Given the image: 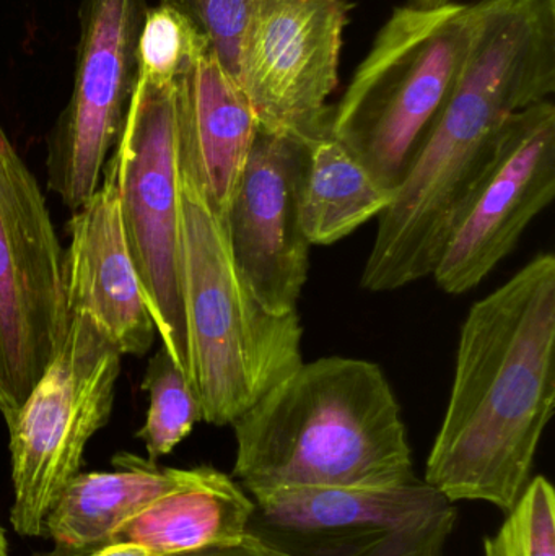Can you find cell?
<instances>
[{
    "label": "cell",
    "instance_id": "1",
    "mask_svg": "<svg viewBox=\"0 0 555 556\" xmlns=\"http://www.w3.org/2000/svg\"><path fill=\"white\" fill-rule=\"evenodd\" d=\"M554 410L555 260L540 254L469 309L424 482L510 511Z\"/></svg>",
    "mask_w": 555,
    "mask_h": 556
},
{
    "label": "cell",
    "instance_id": "2",
    "mask_svg": "<svg viewBox=\"0 0 555 556\" xmlns=\"http://www.w3.org/2000/svg\"><path fill=\"white\" fill-rule=\"evenodd\" d=\"M555 52L520 20L476 23L455 85L390 207L362 273L371 293L432 277L453 228L491 168L502 129L518 111L551 100Z\"/></svg>",
    "mask_w": 555,
    "mask_h": 556
},
{
    "label": "cell",
    "instance_id": "3",
    "mask_svg": "<svg viewBox=\"0 0 555 556\" xmlns=\"http://www.w3.org/2000/svg\"><path fill=\"white\" fill-rule=\"evenodd\" d=\"M234 477L251 496L300 486L384 489L417 479L401 405L377 363L303 362L234 425Z\"/></svg>",
    "mask_w": 555,
    "mask_h": 556
},
{
    "label": "cell",
    "instance_id": "4",
    "mask_svg": "<svg viewBox=\"0 0 555 556\" xmlns=\"http://www.w3.org/2000/svg\"><path fill=\"white\" fill-rule=\"evenodd\" d=\"M182 303L189 381L202 421L231 427L303 363L299 313L261 306L234 257L225 220L179 163Z\"/></svg>",
    "mask_w": 555,
    "mask_h": 556
},
{
    "label": "cell",
    "instance_id": "5",
    "mask_svg": "<svg viewBox=\"0 0 555 556\" xmlns=\"http://www.w3.org/2000/svg\"><path fill=\"white\" fill-rule=\"evenodd\" d=\"M471 31L472 3L398 7L332 106L329 136L383 188L396 192L406 179L455 85Z\"/></svg>",
    "mask_w": 555,
    "mask_h": 556
},
{
    "label": "cell",
    "instance_id": "6",
    "mask_svg": "<svg viewBox=\"0 0 555 556\" xmlns=\"http://www.w3.org/2000/svg\"><path fill=\"white\" fill-rule=\"evenodd\" d=\"M123 356L90 314H68L61 349L7 424L10 522L22 538L45 534L49 511L80 473L87 444L110 421Z\"/></svg>",
    "mask_w": 555,
    "mask_h": 556
},
{
    "label": "cell",
    "instance_id": "7",
    "mask_svg": "<svg viewBox=\"0 0 555 556\" xmlns=\"http://www.w3.org/2000/svg\"><path fill=\"white\" fill-rule=\"evenodd\" d=\"M110 163L127 250L156 333L189 379L176 80H153L137 72L136 90Z\"/></svg>",
    "mask_w": 555,
    "mask_h": 556
},
{
    "label": "cell",
    "instance_id": "8",
    "mask_svg": "<svg viewBox=\"0 0 555 556\" xmlns=\"http://www.w3.org/2000/svg\"><path fill=\"white\" fill-rule=\"evenodd\" d=\"M62 256L38 179L0 124V415L5 424L64 340Z\"/></svg>",
    "mask_w": 555,
    "mask_h": 556
},
{
    "label": "cell",
    "instance_id": "9",
    "mask_svg": "<svg viewBox=\"0 0 555 556\" xmlns=\"http://www.w3.org/2000/svg\"><path fill=\"white\" fill-rule=\"evenodd\" d=\"M248 532L290 556H439L456 508L420 479L384 489L300 486L253 496Z\"/></svg>",
    "mask_w": 555,
    "mask_h": 556
},
{
    "label": "cell",
    "instance_id": "10",
    "mask_svg": "<svg viewBox=\"0 0 555 556\" xmlns=\"http://www.w3.org/2000/svg\"><path fill=\"white\" fill-rule=\"evenodd\" d=\"M345 25L344 0H256L235 78L260 129L306 143L329 136Z\"/></svg>",
    "mask_w": 555,
    "mask_h": 556
},
{
    "label": "cell",
    "instance_id": "11",
    "mask_svg": "<svg viewBox=\"0 0 555 556\" xmlns=\"http://www.w3.org/2000/svg\"><path fill=\"white\" fill-rule=\"evenodd\" d=\"M146 0H81L74 87L48 137L49 191L77 211L100 188L137 85Z\"/></svg>",
    "mask_w": 555,
    "mask_h": 556
},
{
    "label": "cell",
    "instance_id": "12",
    "mask_svg": "<svg viewBox=\"0 0 555 556\" xmlns=\"http://www.w3.org/2000/svg\"><path fill=\"white\" fill-rule=\"evenodd\" d=\"M555 195V106L546 100L505 124L491 168L453 228L433 270L437 287L469 293L517 248Z\"/></svg>",
    "mask_w": 555,
    "mask_h": 556
},
{
    "label": "cell",
    "instance_id": "13",
    "mask_svg": "<svg viewBox=\"0 0 555 556\" xmlns=\"http://www.w3.org/2000/svg\"><path fill=\"white\" fill-rule=\"evenodd\" d=\"M306 142L257 127L240 182L225 214L235 261L261 306L297 313L310 270L299 220L297 181Z\"/></svg>",
    "mask_w": 555,
    "mask_h": 556
},
{
    "label": "cell",
    "instance_id": "14",
    "mask_svg": "<svg viewBox=\"0 0 555 556\" xmlns=\"http://www.w3.org/2000/svg\"><path fill=\"white\" fill-rule=\"evenodd\" d=\"M67 231L71 244L62 256L67 314H90L123 355H146L156 329L127 250L110 160L100 188L72 211Z\"/></svg>",
    "mask_w": 555,
    "mask_h": 556
},
{
    "label": "cell",
    "instance_id": "15",
    "mask_svg": "<svg viewBox=\"0 0 555 556\" xmlns=\"http://www.w3.org/2000/svg\"><path fill=\"white\" fill-rule=\"evenodd\" d=\"M179 163L225 217L257 134L253 108L237 78L202 52L176 80Z\"/></svg>",
    "mask_w": 555,
    "mask_h": 556
},
{
    "label": "cell",
    "instance_id": "16",
    "mask_svg": "<svg viewBox=\"0 0 555 556\" xmlns=\"http://www.w3.org/2000/svg\"><path fill=\"white\" fill-rule=\"evenodd\" d=\"M253 513V496L234 477L191 467L178 486L117 526L106 542L140 545L153 556L191 554L240 541Z\"/></svg>",
    "mask_w": 555,
    "mask_h": 556
},
{
    "label": "cell",
    "instance_id": "17",
    "mask_svg": "<svg viewBox=\"0 0 555 556\" xmlns=\"http://www.w3.org/2000/svg\"><path fill=\"white\" fill-rule=\"evenodd\" d=\"M111 472L78 473L45 522V534L55 547L87 548L104 544L117 526L143 506L178 486L188 469L119 453Z\"/></svg>",
    "mask_w": 555,
    "mask_h": 556
},
{
    "label": "cell",
    "instance_id": "18",
    "mask_svg": "<svg viewBox=\"0 0 555 556\" xmlns=\"http://www.w3.org/2000/svg\"><path fill=\"white\" fill-rule=\"evenodd\" d=\"M394 191L375 181L335 137L306 143L297 181L299 220L312 247H329L380 217Z\"/></svg>",
    "mask_w": 555,
    "mask_h": 556
},
{
    "label": "cell",
    "instance_id": "19",
    "mask_svg": "<svg viewBox=\"0 0 555 556\" xmlns=\"http://www.w3.org/2000/svg\"><path fill=\"white\" fill-rule=\"evenodd\" d=\"M142 386L149 392L150 405L137 438L146 444L147 459L159 463L202 421L201 402L188 376L163 345L150 358Z\"/></svg>",
    "mask_w": 555,
    "mask_h": 556
},
{
    "label": "cell",
    "instance_id": "20",
    "mask_svg": "<svg viewBox=\"0 0 555 556\" xmlns=\"http://www.w3.org/2000/svg\"><path fill=\"white\" fill-rule=\"evenodd\" d=\"M205 39L172 7L147 9L137 39V71L160 81H175L207 51Z\"/></svg>",
    "mask_w": 555,
    "mask_h": 556
},
{
    "label": "cell",
    "instance_id": "21",
    "mask_svg": "<svg viewBox=\"0 0 555 556\" xmlns=\"http://www.w3.org/2000/svg\"><path fill=\"white\" fill-rule=\"evenodd\" d=\"M482 548L484 556H555V493L546 477L530 480Z\"/></svg>",
    "mask_w": 555,
    "mask_h": 556
},
{
    "label": "cell",
    "instance_id": "22",
    "mask_svg": "<svg viewBox=\"0 0 555 556\" xmlns=\"http://www.w3.org/2000/svg\"><path fill=\"white\" fill-rule=\"evenodd\" d=\"M160 3L181 13L235 77L241 39L256 0H160Z\"/></svg>",
    "mask_w": 555,
    "mask_h": 556
},
{
    "label": "cell",
    "instance_id": "23",
    "mask_svg": "<svg viewBox=\"0 0 555 556\" xmlns=\"http://www.w3.org/2000/svg\"><path fill=\"white\" fill-rule=\"evenodd\" d=\"M176 556H290L274 545L267 544L257 535L247 532L240 541L231 544L217 545L205 551L191 552V554Z\"/></svg>",
    "mask_w": 555,
    "mask_h": 556
},
{
    "label": "cell",
    "instance_id": "24",
    "mask_svg": "<svg viewBox=\"0 0 555 556\" xmlns=\"http://www.w3.org/2000/svg\"><path fill=\"white\" fill-rule=\"evenodd\" d=\"M31 556H153L152 552L127 542H106L87 548L55 547L49 552H41Z\"/></svg>",
    "mask_w": 555,
    "mask_h": 556
},
{
    "label": "cell",
    "instance_id": "25",
    "mask_svg": "<svg viewBox=\"0 0 555 556\" xmlns=\"http://www.w3.org/2000/svg\"><path fill=\"white\" fill-rule=\"evenodd\" d=\"M455 0H407V5L417 7V9H436V7L449 5Z\"/></svg>",
    "mask_w": 555,
    "mask_h": 556
}]
</instances>
